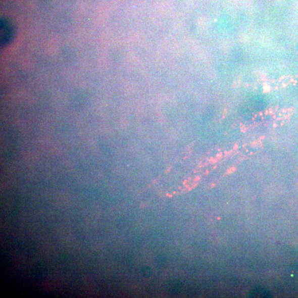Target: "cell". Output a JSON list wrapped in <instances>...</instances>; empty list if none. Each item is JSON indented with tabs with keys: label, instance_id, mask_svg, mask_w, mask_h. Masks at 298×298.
Masks as SVG:
<instances>
[{
	"label": "cell",
	"instance_id": "cell-1",
	"mask_svg": "<svg viewBox=\"0 0 298 298\" xmlns=\"http://www.w3.org/2000/svg\"><path fill=\"white\" fill-rule=\"evenodd\" d=\"M15 28L11 22L7 19H3L0 21V41L1 45H8L15 36Z\"/></svg>",
	"mask_w": 298,
	"mask_h": 298
}]
</instances>
